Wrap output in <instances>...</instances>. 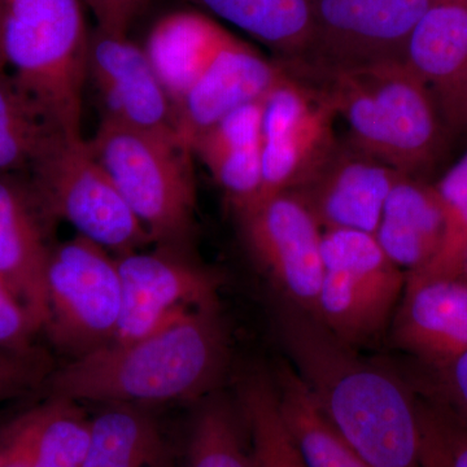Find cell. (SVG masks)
Instances as JSON below:
<instances>
[{"instance_id":"e575fe53","label":"cell","mask_w":467,"mask_h":467,"mask_svg":"<svg viewBox=\"0 0 467 467\" xmlns=\"http://www.w3.org/2000/svg\"><path fill=\"white\" fill-rule=\"evenodd\" d=\"M94 14L97 26L109 32L128 34L135 18L150 0H82Z\"/></svg>"},{"instance_id":"d590c367","label":"cell","mask_w":467,"mask_h":467,"mask_svg":"<svg viewBox=\"0 0 467 467\" xmlns=\"http://www.w3.org/2000/svg\"><path fill=\"white\" fill-rule=\"evenodd\" d=\"M460 275H462L463 278L467 279V251L466 254H463L462 261H461Z\"/></svg>"},{"instance_id":"52a82bcc","label":"cell","mask_w":467,"mask_h":467,"mask_svg":"<svg viewBox=\"0 0 467 467\" xmlns=\"http://www.w3.org/2000/svg\"><path fill=\"white\" fill-rule=\"evenodd\" d=\"M324 278L315 317L349 347L382 333L407 285L374 234L325 230Z\"/></svg>"},{"instance_id":"3957f363","label":"cell","mask_w":467,"mask_h":467,"mask_svg":"<svg viewBox=\"0 0 467 467\" xmlns=\"http://www.w3.org/2000/svg\"><path fill=\"white\" fill-rule=\"evenodd\" d=\"M292 70L327 92L348 126V140L365 152L418 178L441 161L450 128L431 92L401 57Z\"/></svg>"},{"instance_id":"5bb4252c","label":"cell","mask_w":467,"mask_h":467,"mask_svg":"<svg viewBox=\"0 0 467 467\" xmlns=\"http://www.w3.org/2000/svg\"><path fill=\"white\" fill-rule=\"evenodd\" d=\"M402 173L347 140H337L292 190L325 230L376 234L384 202Z\"/></svg>"},{"instance_id":"9c48e42d","label":"cell","mask_w":467,"mask_h":467,"mask_svg":"<svg viewBox=\"0 0 467 467\" xmlns=\"http://www.w3.org/2000/svg\"><path fill=\"white\" fill-rule=\"evenodd\" d=\"M234 212L245 247L285 301L315 316L324 278V229L306 202L285 192Z\"/></svg>"},{"instance_id":"d6a6232c","label":"cell","mask_w":467,"mask_h":467,"mask_svg":"<svg viewBox=\"0 0 467 467\" xmlns=\"http://www.w3.org/2000/svg\"><path fill=\"white\" fill-rule=\"evenodd\" d=\"M434 368L441 392L435 404L467 427V352Z\"/></svg>"},{"instance_id":"d4e9b609","label":"cell","mask_w":467,"mask_h":467,"mask_svg":"<svg viewBox=\"0 0 467 467\" xmlns=\"http://www.w3.org/2000/svg\"><path fill=\"white\" fill-rule=\"evenodd\" d=\"M61 133L8 69L0 70V174L29 175Z\"/></svg>"},{"instance_id":"7c38bea8","label":"cell","mask_w":467,"mask_h":467,"mask_svg":"<svg viewBox=\"0 0 467 467\" xmlns=\"http://www.w3.org/2000/svg\"><path fill=\"white\" fill-rule=\"evenodd\" d=\"M434 0H310L313 42L303 66H361L401 57Z\"/></svg>"},{"instance_id":"277c9868","label":"cell","mask_w":467,"mask_h":467,"mask_svg":"<svg viewBox=\"0 0 467 467\" xmlns=\"http://www.w3.org/2000/svg\"><path fill=\"white\" fill-rule=\"evenodd\" d=\"M82 0H0L7 69L64 134L82 137L90 30Z\"/></svg>"},{"instance_id":"603a6c76","label":"cell","mask_w":467,"mask_h":467,"mask_svg":"<svg viewBox=\"0 0 467 467\" xmlns=\"http://www.w3.org/2000/svg\"><path fill=\"white\" fill-rule=\"evenodd\" d=\"M285 60L299 63L308 57L313 42L310 0H189Z\"/></svg>"},{"instance_id":"44dd1931","label":"cell","mask_w":467,"mask_h":467,"mask_svg":"<svg viewBox=\"0 0 467 467\" xmlns=\"http://www.w3.org/2000/svg\"><path fill=\"white\" fill-rule=\"evenodd\" d=\"M227 33L213 18L195 11L173 12L153 26L144 50L173 103L175 113Z\"/></svg>"},{"instance_id":"e0dca14e","label":"cell","mask_w":467,"mask_h":467,"mask_svg":"<svg viewBox=\"0 0 467 467\" xmlns=\"http://www.w3.org/2000/svg\"><path fill=\"white\" fill-rule=\"evenodd\" d=\"M402 60L425 84L451 131L467 130V5L434 0L411 30Z\"/></svg>"},{"instance_id":"7402d4cb","label":"cell","mask_w":467,"mask_h":467,"mask_svg":"<svg viewBox=\"0 0 467 467\" xmlns=\"http://www.w3.org/2000/svg\"><path fill=\"white\" fill-rule=\"evenodd\" d=\"M84 467H174L155 418L140 405H107L91 420Z\"/></svg>"},{"instance_id":"4fadbf2b","label":"cell","mask_w":467,"mask_h":467,"mask_svg":"<svg viewBox=\"0 0 467 467\" xmlns=\"http://www.w3.org/2000/svg\"><path fill=\"white\" fill-rule=\"evenodd\" d=\"M88 78L103 101V119L116 124L180 140L177 113L144 48L128 34L95 26L90 30Z\"/></svg>"},{"instance_id":"8fae6325","label":"cell","mask_w":467,"mask_h":467,"mask_svg":"<svg viewBox=\"0 0 467 467\" xmlns=\"http://www.w3.org/2000/svg\"><path fill=\"white\" fill-rule=\"evenodd\" d=\"M116 260L121 313L110 343L140 339L193 309L217 303V276L190 259L189 252L158 247Z\"/></svg>"},{"instance_id":"ba28073f","label":"cell","mask_w":467,"mask_h":467,"mask_svg":"<svg viewBox=\"0 0 467 467\" xmlns=\"http://www.w3.org/2000/svg\"><path fill=\"white\" fill-rule=\"evenodd\" d=\"M48 318L45 330L73 359L110 343L121 313L116 257L78 235L52 247L47 266Z\"/></svg>"},{"instance_id":"484cf974","label":"cell","mask_w":467,"mask_h":467,"mask_svg":"<svg viewBox=\"0 0 467 467\" xmlns=\"http://www.w3.org/2000/svg\"><path fill=\"white\" fill-rule=\"evenodd\" d=\"M241 414L254 467H308L279 410L273 380L254 374L243 382Z\"/></svg>"},{"instance_id":"f546056e","label":"cell","mask_w":467,"mask_h":467,"mask_svg":"<svg viewBox=\"0 0 467 467\" xmlns=\"http://www.w3.org/2000/svg\"><path fill=\"white\" fill-rule=\"evenodd\" d=\"M420 467H467V427L435 402L418 400Z\"/></svg>"},{"instance_id":"7a4b0ae2","label":"cell","mask_w":467,"mask_h":467,"mask_svg":"<svg viewBox=\"0 0 467 467\" xmlns=\"http://www.w3.org/2000/svg\"><path fill=\"white\" fill-rule=\"evenodd\" d=\"M218 304L201 306L140 339L109 343L48 378L50 398L104 405L190 400L212 391L226 367Z\"/></svg>"},{"instance_id":"cb8c5ba5","label":"cell","mask_w":467,"mask_h":467,"mask_svg":"<svg viewBox=\"0 0 467 467\" xmlns=\"http://www.w3.org/2000/svg\"><path fill=\"white\" fill-rule=\"evenodd\" d=\"M273 383L285 426L308 467H371L335 431L294 368L282 365Z\"/></svg>"},{"instance_id":"8d00e7d4","label":"cell","mask_w":467,"mask_h":467,"mask_svg":"<svg viewBox=\"0 0 467 467\" xmlns=\"http://www.w3.org/2000/svg\"><path fill=\"white\" fill-rule=\"evenodd\" d=\"M7 69V66H5V57H3L2 51V43H0V70Z\"/></svg>"},{"instance_id":"1f68e13d","label":"cell","mask_w":467,"mask_h":467,"mask_svg":"<svg viewBox=\"0 0 467 467\" xmlns=\"http://www.w3.org/2000/svg\"><path fill=\"white\" fill-rule=\"evenodd\" d=\"M41 331L15 296L11 288L0 278V349L26 350L36 347L34 337Z\"/></svg>"},{"instance_id":"ffe728a7","label":"cell","mask_w":467,"mask_h":467,"mask_svg":"<svg viewBox=\"0 0 467 467\" xmlns=\"http://www.w3.org/2000/svg\"><path fill=\"white\" fill-rule=\"evenodd\" d=\"M442 227L434 184L402 174L384 202L374 235L387 256L409 275L434 259L441 248Z\"/></svg>"},{"instance_id":"8992f818","label":"cell","mask_w":467,"mask_h":467,"mask_svg":"<svg viewBox=\"0 0 467 467\" xmlns=\"http://www.w3.org/2000/svg\"><path fill=\"white\" fill-rule=\"evenodd\" d=\"M26 178L51 220L116 257L152 242L84 137L58 134Z\"/></svg>"},{"instance_id":"30bf717a","label":"cell","mask_w":467,"mask_h":467,"mask_svg":"<svg viewBox=\"0 0 467 467\" xmlns=\"http://www.w3.org/2000/svg\"><path fill=\"white\" fill-rule=\"evenodd\" d=\"M337 117L324 88L287 67V76L263 101V187L257 199L292 192L312 173L339 140Z\"/></svg>"},{"instance_id":"f1b7e54d","label":"cell","mask_w":467,"mask_h":467,"mask_svg":"<svg viewBox=\"0 0 467 467\" xmlns=\"http://www.w3.org/2000/svg\"><path fill=\"white\" fill-rule=\"evenodd\" d=\"M442 213V238L438 254L416 276L460 275L467 251V150L434 184Z\"/></svg>"},{"instance_id":"836d02e7","label":"cell","mask_w":467,"mask_h":467,"mask_svg":"<svg viewBox=\"0 0 467 467\" xmlns=\"http://www.w3.org/2000/svg\"><path fill=\"white\" fill-rule=\"evenodd\" d=\"M36 426V408L9 425L0 441V467H32Z\"/></svg>"},{"instance_id":"9a60e30c","label":"cell","mask_w":467,"mask_h":467,"mask_svg":"<svg viewBox=\"0 0 467 467\" xmlns=\"http://www.w3.org/2000/svg\"><path fill=\"white\" fill-rule=\"evenodd\" d=\"M50 221L26 175L0 174V278L41 330L48 318Z\"/></svg>"},{"instance_id":"d6986e66","label":"cell","mask_w":467,"mask_h":467,"mask_svg":"<svg viewBox=\"0 0 467 467\" xmlns=\"http://www.w3.org/2000/svg\"><path fill=\"white\" fill-rule=\"evenodd\" d=\"M263 101L233 110L190 143L234 211L256 201L263 187Z\"/></svg>"},{"instance_id":"74e56055","label":"cell","mask_w":467,"mask_h":467,"mask_svg":"<svg viewBox=\"0 0 467 467\" xmlns=\"http://www.w3.org/2000/svg\"><path fill=\"white\" fill-rule=\"evenodd\" d=\"M441 2H457V3H465V5H467V0H441Z\"/></svg>"},{"instance_id":"4dcf8cb0","label":"cell","mask_w":467,"mask_h":467,"mask_svg":"<svg viewBox=\"0 0 467 467\" xmlns=\"http://www.w3.org/2000/svg\"><path fill=\"white\" fill-rule=\"evenodd\" d=\"M52 373L51 358L39 347L0 349V404L36 391Z\"/></svg>"},{"instance_id":"2e32d148","label":"cell","mask_w":467,"mask_h":467,"mask_svg":"<svg viewBox=\"0 0 467 467\" xmlns=\"http://www.w3.org/2000/svg\"><path fill=\"white\" fill-rule=\"evenodd\" d=\"M287 67L227 33L199 81L177 109L178 128L190 149L196 135L248 103L263 100Z\"/></svg>"},{"instance_id":"ac0fdd59","label":"cell","mask_w":467,"mask_h":467,"mask_svg":"<svg viewBox=\"0 0 467 467\" xmlns=\"http://www.w3.org/2000/svg\"><path fill=\"white\" fill-rule=\"evenodd\" d=\"M393 340L432 368L467 352V279L407 275Z\"/></svg>"},{"instance_id":"83f0119b","label":"cell","mask_w":467,"mask_h":467,"mask_svg":"<svg viewBox=\"0 0 467 467\" xmlns=\"http://www.w3.org/2000/svg\"><path fill=\"white\" fill-rule=\"evenodd\" d=\"M36 413L32 467H84L91 420L86 418L78 402L48 398L36 408Z\"/></svg>"},{"instance_id":"5b68a950","label":"cell","mask_w":467,"mask_h":467,"mask_svg":"<svg viewBox=\"0 0 467 467\" xmlns=\"http://www.w3.org/2000/svg\"><path fill=\"white\" fill-rule=\"evenodd\" d=\"M88 146L150 241L187 252L196 209L189 147L106 119Z\"/></svg>"},{"instance_id":"4316f807","label":"cell","mask_w":467,"mask_h":467,"mask_svg":"<svg viewBox=\"0 0 467 467\" xmlns=\"http://www.w3.org/2000/svg\"><path fill=\"white\" fill-rule=\"evenodd\" d=\"M244 425L225 401L205 402L190 430L187 467H254Z\"/></svg>"},{"instance_id":"6da1fadb","label":"cell","mask_w":467,"mask_h":467,"mask_svg":"<svg viewBox=\"0 0 467 467\" xmlns=\"http://www.w3.org/2000/svg\"><path fill=\"white\" fill-rule=\"evenodd\" d=\"M281 333L292 368L335 431L371 467H420L418 400L321 322L285 301Z\"/></svg>"}]
</instances>
